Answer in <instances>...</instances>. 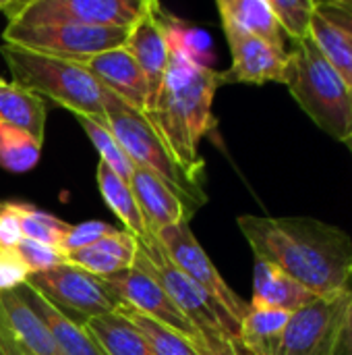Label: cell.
<instances>
[{"label":"cell","mask_w":352,"mask_h":355,"mask_svg":"<svg viewBox=\"0 0 352 355\" xmlns=\"http://www.w3.org/2000/svg\"><path fill=\"white\" fill-rule=\"evenodd\" d=\"M237 225L257 260L278 266L317 297L346 291L352 239L346 231L309 216L243 214Z\"/></svg>","instance_id":"cell-1"},{"label":"cell","mask_w":352,"mask_h":355,"mask_svg":"<svg viewBox=\"0 0 352 355\" xmlns=\"http://www.w3.org/2000/svg\"><path fill=\"white\" fill-rule=\"evenodd\" d=\"M224 83V71L195 64L170 48L158 98L145 114L176 162L199 177L205 171L199 144L216 127L212 104Z\"/></svg>","instance_id":"cell-2"},{"label":"cell","mask_w":352,"mask_h":355,"mask_svg":"<svg viewBox=\"0 0 352 355\" xmlns=\"http://www.w3.org/2000/svg\"><path fill=\"white\" fill-rule=\"evenodd\" d=\"M106 123L133 166L156 175L193 214L207 204V193L203 187L205 177L193 175L178 164L149 119L112 92H108L106 98Z\"/></svg>","instance_id":"cell-3"},{"label":"cell","mask_w":352,"mask_h":355,"mask_svg":"<svg viewBox=\"0 0 352 355\" xmlns=\"http://www.w3.org/2000/svg\"><path fill=\"white\" fill-rule=\"evenodd\" d=\"M284 85L322 131L342 144L351 139L352 89L330 67L311 35L295 42L288 50Z\"/></svg>","instance_id":"cell-4"},{"label":"cell","mask_w":352,"mask_h":355,"mask_svg":"<svg viewBox=\"0 0 352 355\" xmlns=\"http://www.w3.org/2000/svg\"><path fill=\"white\" fill-rule=\"evenodd\" d=\"M0 50L12 75V83L35 92L44 100H52L75 116L106 121L108 89H104L79 64L8 44H2Z\"/></svg>","instance_id":"cell-5"},{"label":"cell","mask_w":352,"mask_h":355,"mask_svg":"<svg viewBox=\"0 0 352 355\" xmlns=\"http://www.w3.org/2000/svg\"><path fill=\"white\" fill-rule=\"evenodd\" d=\"M133 268L151 277L207 341L226 339L237 345L239 327L199 285H195L168 258L162 243L151 233L137 239V256Z\"/></svg>","instance_id":"cell-6"},{"label":"cell","mask_w":352,"mask_h":355,"mask_svg":"<svg viewBox=\"0 0 352 355\" xmlns=\"http://www.w3.org/2000/svg\"><path fill=\"white\" fill-rule=\"evenodd\" d=\"M145 0H15L0 10L15 25L131 27Z\"/></svg>","instance_id":"cell-7"},{"label":"cell","mask_w":352,"mask_h":355,"mask_svg":"<svg viewBox=\"0 0 352 355\" xmlns=\"http://www.w3.org/2000/svg\"><path fill=\"white\" fill-rule=\"evenodd\" d=\"M27 285L44 295L62 316L81 327L93 318L116 314L122 304L104 279L66 262L48 272L31 275Z\"/></svg>","instance_id":"cell-8"},{"label":"cell","mask_w":352,"mask_h":355,"mask_svg":"<svg viewBox=\"0 0 352 355\" xmlns=\"http://www.w3.org/2000/svg\"><path fill=\"white\" fill-rule=\"evenodd\" d=\"M127 27H91V25H15L8 23L2 40L23 50L75 60L106 52L127 42Z\"/></svg>","instance_id":"cell-9"},{"label":"cell","mask_w":352,"mask_h":355,"mask_svg":"<svg viewBox=\"0 0 352 355\" xmlns=\"http://www.w3.org/2000/svg\"><path fill=\"white\" fill-rule=\"evenodd\" d=\"M168 254V258L195 283L199 285L226 314L228 318L241 327L243 316L249 310V304L241 300L239 293H234L228 283L222 279L214 262L207 258L201 243L195 239L189 223H180L174 227H166L158 233H151Z\"/></svg>","instance_id":"cell-10"},{"label":"cell","mask_w":352,"mask_h":355,"mask_svg":"<svg viewBox=\"0 0 352 355\" xmlns=\"http://www.w3.org/2000/svg\"><path fill=\"white\" fill-rule=\"evenodd\" d=\"M349 295L346 291L330 297H317L309 306L290 314L284 329L278 355H334L344 318Z\"/></svg>","instance_id":"cell-11"},{"label":"cell","mask_w":352,"mask_h":355,"mask_svg":"<svg viewBox=\"0 0 352 355\" xmlns=\"http://www.w3.org/2000/svg\"><path fill=\"white\" fill-rule=\"evenodd\" d=\"M168 15L160 2L145 0L139 17L129 27L124 48L131 52L135 62L145 75L149 98H147V110L154 106L164 73L168 69L170 60V40H168ZM145 110V114H147Z\"/></svg>","instance_id":"cell-12"},{"label":"cell","mask_w":352,"mask_h":355,"mask_svg":"<svg viewBox=\"0 0 352 355\" xmlns=\"http://www.w3.org/2000/svg\"><path fill=\"white\" fill-rule=\"evenodd\" d=\"M108 287L131 308L137 312L162 322L164 327L180 333L189 341H193L197 347H203L207 339L195 329V324L178 310V306L170 300V295L145 272L137 268H129L124 272L112 275L104 279Z\"/></svg>","instance_id":"cell-13"},{"label":"cell","mask_w":352,"mask_h":355,"mask_svg":"<svg viewBox=\"0 0 352 355\" xmlns=\"http://www.w3.org/2000/svg\"><path fill=\"white\" fill-rule=\"evenodd\" d=\"M222 29L232 56L230 69L224 71L226 83H286L288 50H280L261 37L249 35L228 25H222Z\"/></svg>","instance_id":"cell-14"},{"label":"cell","mask_w":352,"mask_h":355,"mask_svg":"<svg viewBox=\"0 0 352 355\" xmlns=\"http://www.w3.org/2000/svg\"><path fill=\"white\" fill-rule=\"evenodd\" d=\"M71 62L87 71L104 89L112 92L114 96H118L120 100H124L127 104L145 114L149 98L147 81L143 71L139 69V64L124 46L98 52L91 56H81Z\"/></svg>","instance_id":"cell-15"},{"label":"cell","mask_w":352,"mask_h":355,"mask_svg":"<svg viewBox=\"0 0 352 355\" xmlns=\"http://www.w3.org/2000/svg\"><path fill=\"white\" fill-rule=\"evenodd\" d=\"M129 185L145 220L147 233H158L166 227L191 220L193 212L178 200V196L170 187H166L149 171L133 166Z\"/></svg>","instance_id":"cell-16"},{"label":"cell","mask_w":352,"mask_h":355,"mask_svg":"<svg viewBox=\"0 0 352 355\" xmlns=\"http://www.w3.org/2000/svg\"><path fill=\"white\" fill-rule=\"evenodd\" d=\"M0 308L6 329L23 355H64L41 318L29 308L21 293L8 291L0 295Z\"/></svg>","instance_id":"cell-17"},{"label":"cell","mask_w":352,"mask_h":355,"mask_svg":"<svg viewBox=\"0 0 352 355\" xmlns=\"http://www.w3.org/2000/svg\"><path fill=\"white\" fill-rule=\"evenodd\" d=\"M135 256H137V239L124 229H114L93 245L68 254L64 262L93 277L106 279L133 268Z\"/></svg>","instance_id":"cell-18"},{"label":"cell","mask_w":352,"mask_h":355,"mask_svg":"<svg viewBox=\"0 0 352 355\" xmlns=\"http://www.w3.org/2000/svg\"><path fill=\"white\" fill-rule=\"evenodd\" d=\"M315 300H317V295H313L309 289H305L293 277L282 272L278 266L255 258L251 306L272 308V310H282V312L295 314L297 310L309 306Z\"/></svg>","instance_id":"cell-19"},{"label":"cell","mask_w":352,"mask_h":355,"mask_svg":"<svg viewBox=\"0 0 352 355\" xmlns=\"http://www.w3.org/2000/svg\"><path fill=\"white\" fill-rule=\"evenodd\" d=\"M21 297L29 304V308L41 318V322L52 333L54 341L58 343L60 352L64 355H106L100 343L89 335V331L66 316H62L44 295H39L27 283L17 289Z\"/></svg>","instance_id":"cell-20"},{"label":"cell","mask_w":352,"mask_h":355,"mask_svg":"<svg viewBox=\"0 0 352 355\" xmlns=\"http://www.w3.org/2000/svg\"><path fill=\"white\" fill-rule=\"evenodd\" d=\"M216 6L222 25L261 37L280 50H288L286 37L276 21L270 0H218Z\"/></svg>","instance_id":"cell-21"},{"label":"cell","mask_w":352,"mask_h":355,"mask_svg":"<svg viewBox=\"0 0 352 355\" xmlns=\"http://www.w3.org/2000/svg\"><path fill=\"white\" fill-rule=\"evenodd\" d=\"M288 318V312L255 308L249 304V310L239 327L237 347L243 355H278Z\"/></svg>","instance_id":"cell-22"},{"label":"cell","mask_w":352,"mask_h":355,"mask_svg":"<svg viewBox=\"0 0 352 355\" xmlns=\"http://www.w3.org/2000/svg\"><path fill=\"white\" fill-rule=\"evenodd\" d=\"M46 119L48 104L41 96L17 83H0V123L23 129L44 144Z\"/></svg>","instance_id":"cell-23"},{"label":"cell","mask_w":352,"mask_h":355,"mask_svg":"<svg viewBox=\"0 0 352 355\" xmlns=\"http://www.w3.org/2000/svg\"><path fill=\"white\" fill-rule=\"evenodd\" d=\"M95 179H98V191H100L102 200L112 210V214L122 223L124 231L131 233L135 239L145 237L147 235V227H145L141 210H139V206L135 202V196L131 191L129 181L118 177L104 162H98Z\"/></svg>","instance_id":"cell-24"},{"label":"cell","mask_w":352,"mask_h":355,"mask_svg":"<svg viewBox=\"0 0 352 355\" xmlns=\"http://www.w3.org/2000/svg\"><path fill=\"white\" fill-rule=\"evenodd\" d=\"M116 314L133 324V329L143 337V341L149 345V349L156 355H201L199 347L193 341H189L180 333L164 327L162 322L137 312L135 308H131L124 302L118 306Z\"/></svg>","instance_id":"cell-25"},{"label":"cell","mask_w":352,"mask_h":355,"mask_svg":"<svg viewBox=\"0 0 352 355\" xmlns=\"http://www.w3.org/2000/svg\"><path fill=\"white\" fill-rule=\"evenodd\" d=\"M309 35L330 67L346 81L352 89V33L338 27L336 23L328 21L319 12L311 19Z\"/></svg>","instance_id":"cell-26"},{"label":"cell","mask_w":352,"mask_h":355,"mask_svg":"<svg viewBox=\"0 0 352 355\" xmlns=\"http://www.w3.org/2000/svg\"><path fill=\"white\" fill-rule=\"evenodd\" d=\"M85 329L106 355H156L133 324L118 314L93 318L85 324Z\"/></svg>","instance_id":"cell-27"},{"label":"cell","mask_w":352,"mask_h":355,"mask_svg":"<svg viewBox=\"0 0 352 355\" xmlns=\"http://www.w3.org/2000/svg\"><path fill=\"white\" fill-rule=\"evenodd\" d=\"M41 156V141L23 129L0 123V166L8 173L31 171Z\"/></svg>","instance_id":"cell-28"},{"label":"cell","mask_w":352,"mask_h":355,"mask_svg":"<svg viewBox=\"0 0 352 355\" xmlns=\"http://www.w3.org/2000/svg\"><path fill=\"white\" fill-rule=\"evenodd\" d=\"M10 208L15 210L21 231H23V239H31V241H39L46 245H52L58 250L68 223L60 220L58 216L39 210L33 204H23V202H10Z\"/></svg>","instance_id":"cell-29"},{"label":"cell","mask_w":352,"mask_h":355,"mask_svg":"<svg viewBox=\"0 0 352 355\" xmlns=\"http://www.w3.org/2000/svg\"><path fill=\"white\" fill-rule=\"evenodd\" d=\"M75 119L79 121L81 129L87 133L89 141L98 150L100 162H104L118 177H122L124 181H129L131 179V173H133V164L127 158V154L120 148V144L116 141V137L112 135L108 123L106 121H100V119H93V116H75Z\"/></svg>","instance_id":"cell-30"},{"label":"cell","mask_w":352,"mask_h":355,"mask_svg":"<svg viewBox=\"0 0 352 355\" xmlns=\"http://www.w3.org/2000/svg\"><path fill=\"white\" fill-rule=\"evenodd\" d=\"M168 40L170 48L189 58L195 64L212 67V40L203 29L191 27L176 19L174 15H168Z\"/></svg>","instance_id":"cell-31"},{"label":"cell","mask_w":352,"mask_h":355,"mask_svg":"<svg viewBox=\"0 0 352 355\" xmlns=\"http://www.w3.org/2000/svg\"><path fill=\"white\" fill-rule=\"evenodd\" d=\"M276 21L293 44L309 37L311 19L315 15V0H270Z\"/></svg>","instance_id":"cell-32"},{"label":"cell","mask_w":352,"mask_h":355,"mask_svg":"<svg viewBox=\"0 0 352 355\" xmlns=\"http://www.w3.org/2000/svg\"><path fill=\"white\" fill-rule=\"evenodd\" d=\"M110 231H114V229L102 220H87L81 225H68V229H66V233L58 245V252L66 258L68 254H75L79 250L93 245L95 241H100Z\"/></svg>","instance_id":"cell-33"},{"label":"cell","mask_w":352,"mask_h":355,"mask_svg":"<svg viewBox=\"0 0 352 355\" xmlns=\"http://www.w3.org/2000/svg\"><path fill=\"white\" fill-rule=\"evenodd\" d=\"M19 252V256L23 258V262L27 264L31 275H39V272H48L60 264H64V256L46 243L39 241H31V239H21V243L15 248Z\"/></svg>","instance_id":"cell-34"},{"label":"cell","mask_w":352,"mask_h":355,"mask_svg":"<svg viewBox=\"0 0 352 355\" xmlns=\"http://www.w3.org/2000/svg\"><path fill=\"white\" fill-rule=\"evenodd\" d=\"M31 272L17 250H0V295L23 287Z\"/></svg>","instance_id":"cell-35"},{"label":"cell","mask_w":352,"mask_h":355,"mask_svg":"<svg viewBox=\"0 0 352 355\" xmlns=\"http://www.w3.org/2000/svg\"><path fill=\"white\" fill-rule=\"evenodd\" d=\"M23 239V231L10 202H0V250H15Z\"/></svg>","instance_id":"cell-36"},{"label":"cell","mask_w":352,"mask_h":355,"mask_svg":"<svg viewBox=\"0 0 352 355\" xmlns=\"http://www.w3.org/2000/svg\"><path fill=\"white\" fill-rule=\"evenodd\" d=\"M315 12L352 33V0H315Z\"/></svg>","instance_id":"cell-37"},{"label":"cell","mask_w":352,"mask_h":355,"mask_svg":"<svg viewBox=\"0 0 352 355\" xmlns=\"http://www.w3.org/2000/svg\"><path fill=\"white\" fill-rule=\"evenodd\" d=\"M346 295H349V306H346V318L342 327V335L336 347L334 355H352V279L346 285Z\"/></svg>","instance_id":"cell-38"},{"label":"cell","mask_w":352,"mask_h":355,"mask_svg":"<svg viewBox=\"0 0 352 355\" xmlns=\"http://www.w3.org/2000/svg\"><path fill=\"white\" fill-rule=\"evenodd\" d=\"M199 352L201 355H243V352L232 341H226V339L207 341L203 347H199Z\"/></svg>","instance_id":"cell-39"},{"label":"cell","mask_w":352,"mask_h":355,"mask_svg":"<svg viewBox=\"0 0 352 355\" xmlns=\"http://www.w3.org/2000/svg\"><path fill=\"white\" fill-rule=\"evenodd\" d=\"M0 355H21L17 352L8 331H6V324H4V316H2V308H0Z\"/></svg>","instance_id":"cell-40"},{"label":"cell","mask_w":352,"mask_h":355,"mask_svg":"<svg viewBox=\"0 0 352 355\" xmlns=\"http://www.w3.org/2000/svg\"><path fill=\"white\" fill-rule=\"evenodd\" d=\"M344 146H346V148L351 150V154H352V137H351V139H346V141H344Z\"/></svg>","instance_id":"cell-41"},{"label":"cell","mask_w":352,"mask_h":355,"mask_svg":"<svg viewBox=\"0 0 352 355\" xmlns=\"http://www.w3.org/2000/svg\"><path fill=\"white\" fill-rule=\"evenodd\" d=\"M2 81H4V79H2V77H0V83H2Z\"/></svg>","instance_id":"cell-42"}]
</instances>
